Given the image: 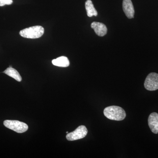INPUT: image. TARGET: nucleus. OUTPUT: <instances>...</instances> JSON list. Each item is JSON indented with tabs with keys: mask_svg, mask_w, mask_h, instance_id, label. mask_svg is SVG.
<instances>
[{
	"mask_svg": "<svg viewBox=\"0 0 158 158\" xmlns=\"http://www.w3.org/2000/svg\"><path fill=\"white\" fill-rule=\"evenodd\" d=\"M12 2V0H0V6L11 5Z\"/></svg>",
	"mask_w": 158,
	"mask_h": 158,
	"instance_id": "12",
	"label": "nucleus"
},
{
	"mask_svg": "<svg viewBox=\"0 0 158 158\" xmlns=\"http://www.w3.org/2000/svg\"><path fill=\"white\" fill-rule=\"evenodd\" d=\"M146 90L154 91L158 89V74L152 73L147 76L144 83Z\"/></svg>",
	"mask_w": 158,
	"mask_h": 158,
	"instance_id": "5",
	"label": "nucleus"
},
{
	"mask_svg": "<svg viewBox=\"0 0 158 158\" xmlns=\"http://www.w3.org/2000/svg\"><path fill=\"white\" fill-rule=\"evenodd\" d=\"M44 33V29L40 26H34L20 31L21 36L24 38L36 39L41 37Z\"/></svg>",
	"mask_w": 158,
	"mask_h": 158,
	"instance_id": "2",
	"label": "nucleus"
},
{
	"mask_svg": "<svg viewBox=\"0 0 158 158\" xmlns=\"http://www.w3.org/2000/svg\"><path fill=\"white\" fill-rule=\"evenodd\" d=\"M148 124L150 128L154 134L158 133V114L156 113H152L148 118Z\"/></svg>",
	"mask_w": 158,
	"mask_h": 158,
	"instance_id": "7",
	"label": "nucleus"
},
{
	"mask_svg": "<svg viewBox=\"0 0 158 158\" xmlns=\"http://www.w3.org/2000/svg\"><path fill=\"white\" fill-rule=\"evenodd\" d=\"M6 127L18 133L25 132L28 129L27 125L18 120H6L4 122Z\"/></svg>",
	"mask_w": 158,
	"mask_h": 158,
	"instance_id": "3",
	"label": "nucleus"
},
{
	"mask_svg": "<svg viewBox=\"0 0 158 158\" xmlns=\"http://www.w3.org/2000/svg\"><path fill=\"white\" fill-rule=\"evenodd\" d=\"M66 134H68V133H69L68 131L66 132Z\"/></svg>",
	"mask_w": 158,
	"mask_h": 158,
	"instance_id": "13",
	"label": "nucleus"
},
{
	"mask_svg": "<svg viewBox=\"0 0 158 158\" xmlns=\"http://www.w3.org/2000/svg\"><path fill=\"white\" fill-rule=\"evenodd\" d=\"M123 9L128 18L132 19L134 17L135 9L131 0H123Z\"/></svg>",
	"mask_w": 158,
	"mask_h": 158,
	"instance_id": "6",
	"label": "nucleus"
},
{
	"mask_svg": "<svg viewBox=\"0 0 158 158\" xmlns=\"http://www.w3.org/2000/svg\"><path fill=\"white\" fill-rule=\"evenodd\" d=\"M91 27L94 29L97 35L100 37H103L107 32V28L104 24L94 22L91 23Z\"/></svg>",
	"mask_w": 158,
	"mask_h": 158,
	"instance_id": "8",
	"label": "nucleus"
},
{
	"mask_svg": "<svg viewBox=\"0 0 158 158\" xmlns=\"http://www.w3.org/2000/svg\"><path fill=\"white\" fill-rule=\"evenodd\" d=\"M85 8H86L87 15L88 17H91L93 16H97V11L94 8L91 0H87L85 2Z\"/></svg>",
	"mask_w": 158,
	"mask_h": 158,
	"instance_id": "10",
	"label": "nucleus"
},
{
	"mask_svg": "<svg viewBox=\"0 0 158 158\" xmlns=\"http://www.w3.org/2000/svg\"><path fill=\"white\" fill-rule=\"evenodd\" d=\"M3 73H6L7 75L9 76V77L13 78L17 81L21 82L22 81V77H21L20 74L16 69L12 67L7 68L6 70L3 72Z\"/></svg>",
	"mask_w": 158,
	"mask_h": 158,
	"instance_id": "11",
	"label": "nucleus"
},
{
	"mask_svg": "<svg viewBox=\"0 0 158 158\" xmlns=\"http://www.w3.org/2000/svg\"><path fill=\"white\" fill-rule=\"evenodd\" d=\"M88 131L86 127L80 126L72 132L68 133L66 138L68 141H73L85 138L88 134Z\"/></svg>",
	"mask_w": 158,
	"mask_h": 158,
	"instance_id": "4",
	"label": "nucleus"
},
{
	"mask_svg": "<svg viewBox=\"0 0 158 158\" xmlns=\"http://www.w3.org/2000/svg\"><path fill=\"white\" fill-rule=\"evenodd\" d=\"M104 114L109 119L116 121H121L126 116L124 110L117 106H111L105 108Z\"/></svg>",
	"mask_w": 158,
	"mask_h": 158,
	"instance_id": "1",
	"label": "nucleus"
},
{
	"mask_svg": "<svg viewBox=\"0 0 158 158\" xmlns=\"http://www.w3.org/2000/svg\"><path fill=\"white\" fill-rule=\"evenodd\" d=\"M52 63L54 65L59 67H66L69 65V60L67 57L65 56H61L53 59L52 61Z\"/></svg>",
	"mask_w": 158,
	"mask_h": 158,
	"instance_id": "9",
	"label": "nucleus"
}]
</instances>
